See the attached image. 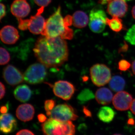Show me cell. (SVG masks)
I'll return each mask as SVG.
<instances>
[{
	"label": "cell",
	"instance_id": "obj_35",
	"mask_svg": "<svg viewBox=\"0 0 135 135\" xmlns=\"http://www.w3.org/2000/svg\"><path fill=\"white\" fill-rule=\"evenodd\" d=\"M38 119L39 121L41 123H44L47 120V118L46 116L42 114L38 115Z\"/></svg>",
	"mask_w": 135,
	"mask_h": 135
},
{
	"label": "cell",
	"instance_id": "obj_25",
	"mask_svg": "<svg viewBox=\"0 0 135 135\" xmlns=\"http://www.w3.org/2000/svg\"><path fill=\"white\" fill-rule=\"evenodd\" d=\"M1 53V65H5L8 64L10 60V56L9 53L4 48L1 47L0 49Z\"/></svg>",
	"mask_w": 135,
	"mask_h": 135
},
{
	"label": "cell",
	"instance_id": "obj_6",
	"mask_svg": "<svg viewBox=\"0 0 135 135\" xmlns=\"http://www.w3.org/2000/svg\"><path fill=\"white\" fill-rule=\"evenodd\" d=\"M46 67L41 63H35L30 65L24 74L25 81L32 84L42 82L47 75Z\"/></svg>",
	"mask_w": 135,
	"mask_h": 135
},
{
	"label": "cell",
	"instance_id": "obj_4",
	"mask_svg": "<svg viewBox=\"0 0 135 135\" xmlns=\"http://www.w3.org/2000/svg\"><path fill=\"white\" fill-rule=\"evenodd\" d=\"M92 83L98 87L106 85L111 79L110 69L103 64H96L92 66L90 70Z\"/></svg>",
	"mask_w": 135,
	"mask_h": 135
},
{
	"label": "cell",
	"instance_id": "obj_34",
	"mask_svg": "<svg viewBox=\"0 0 135 135\" xmlns=\"http://www.w3.org/2000/svg\"><path fill=\"white\" fill-rule=\"evenodd\" d=\"M0 87H1V99H2L5 96L6 89H5V86L2 82L0 83Z\"/></svg>",
	"mask_w": 135,
	"mask_h": 135
},
{
	"label": "cell",
	"instance_id": "obj_33",
	"mask_svg": "<svg viewBox=\"0 0 135 135\" xmlns=\"http://www.w3.org/2000/svg\"><path fill=\"white\" fill-rule=\"evenodd\" d=\"M16 135H35L32 131L28 129H22L17 133Z\"/></svg>",
	"mask_w": 135,
	"mask_h": 135
},
{
	"label": "cell",
	"instance_id": "obj_41",
	"mask_svg": "<svg viewBox=\"0 0 135 135\" xmlns=\"http://www.w3.org/2000/svg\"><path fill=\"white\" fill-rule=\"evenodd\" d=\"M132 69L134 74L135 75V60L133 61L132 65Z\"/></svg>",
	"mask_w": 135,
	"mask_h": 135
},
{
	"label": "cell",
	"instance_id": "obj_5",
	"mask_svg": "<svg viewBox=\"0 0 135 135\" xmlns=\"http://www.w3.org/2000/svg\"><path fill=\"white\" fill-rule=\"evenodd\" d=\"M47 115L50 118L63 122L75 120L78 118L75 110L67 104L58 105Z\"/></svg>",
	"mask_w": 135,
	"mask_h": 135
},
{
	"label": "cell",
	"instance_id": "obj_20",
	"mask_svg": "<svg viewBox=\"0 0 135 135\" xmlns=\"http://www.w3.org/2000/svg\"><path fill=\"white\" fill-rule=\"evenodd\" d=\"M115 113L111 107L104 106L99 109L97 116L100 120L104 123H109L114 118Z\"/></svg>",
	"mask_w": 135,
	"mask_h": 135
},
{
	"label": "cell",
	"instance_id": "obj_14",
	"mask_svg": "<svg viewBox=\"0 0 135 135\" xmlns=\"http://www.w3.org/2000/svg\"><path fill=\"white\" fill-rule=\"evenodd\" d=\"M17 30L14 27L7 25L3 27L0 32V37L3 43L8 45L15 44L19 38Z\"/></svg>",
	"mask_w": 135,
	"mask_h": 135
},
{
	"label": "cell",
	"instance_id": "obj_7",
	"mask_svg": "<svg viewBox=\"0 0 135 135\" xmlns=\"http://www.w3.org/2000/svg\"><path fill=\"white\" fill-rule=\"evenodd\" d=\"M106 14L101 9H93L89 15V25L90 29L95 33H100L103 31L107 25Z\"/></svg>",
	"mask_w": 135,
	"mask_h": 135
},
{
	"label": "cell",
	"instance_id": "obj_3",
	"mask_svg": "<svg viewBox=\"0 0 135 135\" xmlns=\"http://www.w3.org/2000/svg\"><path fill=\"white\" fill-rule=\"evenodd\" d=\"M61 10V7L59 6L56 11L46 20L45 29L42 35L47 38H55L60 36L64 33L65 26Z\"/></svg>",
	"mask_w": 135,
	"mask_h": 135
},
{
	"label": "cell",
	"instance_id": "obj_22",
	"mask_svg": "<svg viewBox=\"0 0 135 135\" xmlns=\"http://www.w3.org/2000/svg\"><path fill=\"white\" fill-rule=\"evenodd\" d=\"M106 24L114 32H120L124 29L122 20L118 17H113L112 19H109L107 18Z\"/></svg>",
	"mask_w": 135,
	"mask_h": 135
},
{
	"label": "cell",
	"instance_id": "obj_27",
	"mask_svg": "<svg viewBox=\"0 0 135 135\" xmlns=\"http://www.w3.org/2000/svg\"><path fill=\"white\" fill-rule=\"evenodd\" d=\"M18 21V27L20 30L26 31L29 29V19H23L22 18H17Z\"/></svg>",
	"mask_w": 135,
	"mask_h": 135
},
{
	"label": "cell",
	"instance_id": "obj_29",
	"mask_svg": "<svg viewBox=\"0 0 135 135\" xmlns=\"http://www.w3.org/2000/svg\"><path fill=\"white\" fill-rule=\"evenodd\" d=\"M130 63L126 60L122 59L118 63V69L121 71H126L131 67Z\"/></svg>",
	"mask_w": 135,
	"mask_h": 135
},
{
	"label": "cell",
	"instance_id": "obj_10",
	"mask_svg": "<svg viewBox=\"0 0 135 135\" xmlns=\"http://www.w3.org/2000/svg\"><path fill=\"white\" fill-rule=\"evenodd\" d=\"M44 7H41L34 16H32L29 20V30L32 33L38 35L42 33L46 26V21L41 14L44 10Z\"/></svg>",
	"mask_w": 135,
	"mask_h": 135
},
{
	"label": "cell",
	"instance_id": "obj_1",
	"mask_svg": "<svg viewBox=\"0 0 135 135\" xmlns=\"http://www.w3.org/2000/svg\"><path fill=\"white\" fill-rule=\"evenodd\" d=\"M39 62L46 67H57L68 59L67 42L60 36L55 38L41 36L35 43L33 49Z\"/></svg>",
	"mask_w": 135,
	"mask_h": 135
},
{
	"label": "cell",
	"instance_id": "obj_23",
	"mask_svg": "<svg viewBox=\"0 0 135 135\" xmlns=\"http://www.w3.org/2000/svg\"><path fill=\"white\" fill-rule=\"evenodd\" d=\"M95 97V95L92 91L86 89L81 92L78 96V99L81 102H85L93 99Z\"/></svg>",
	"mask_w": 135,
	"mask_h": 135
},
{
	"label": "cell",
	"instance_id": "obj_42",
	"mask_svg": "<svg viewBox=\"0 0 135 135\" xmlns=\"http://www.w3.org/2000/svg\"><path fill=\"white\" fill-rule=\"evenodd\" d=\"M132 14L133 17L135 20V6L133 7L132 10Z\"/></svg>",
	"mask_w": 135,
	"mask_h": 135
},
{
	"label": "cell",
	"instance_id": "obj_37",
	"mask_svg": "<svg viewBox=\"0 0 135 135\" xmlns=\"http://www.w3.org/2000/svg\"><path fill=\"white\" fill-rule=\"evenodd\" d=\"M83 112L87 116H89V117L91 116V112L85 107H84V108H83Z\"/></svg>",
	"mask_w": 135,
	"mask_h": 135
},
{
	"label": "cell",
	"instance_id": "obj_44",
	"mask_svg": "<svg viewBox=\"0 0 135 135\" xmlns=\"http://www.w3.org/2000/svg\"><path fill=\"white\" fill-rule=\"evenodd\" d=\"M125 1H132V0H125Z\"/></svg>",
	"mask_w": 135,
	"mask_h": 135
},
{
	"label": "cell",
	"instance_id": "obj_15",
	"mask_svg": "<svg viewBox=\"0 0 135 135\" xmlns=\"http://www.w3.org/2000/svg\"><path fill=\"white\" fill-rule=\"evenodd\" d=\"M0 129L2 133L9 134L16 129L17 122L14 116L10 114H2L0 118Z\"/></svg>",
	"mask_w": 135,
	"mask_h": 135
},
{
	"label": "cell",
	"instance_id": "obj_2",
	"mask_svg": "<svg viewBox=\"0 0 135 135\" xmlns=\"http://www.w3.org/2000/svg\"><path fill=\"white\" fill-rule=\"evenodd\" d=\"M41 126L45 135H75V126L71 121L63 122L50 118Z\"/></svg>",
	"mask_w": 135,
	"mask_h": 135
},
{
	"label": "cell",
	"instance_id": "obj_43",
	"mask_svg": "<svg viewBox=\"0 0 135 135\" xmlns=\"http://www.w3.org/2000/svg\"><path fill=\"white\" fill-rule=\"evenodd\" d=\"M113 135H122L120 134H114Z\"/></svg>",
	"mask_w": 135,
	"mask_h": 135
},
{
	"label": "cell",
	"instance_id": "obj_11",
	"mask_svg": "<svg viewBox=\"0 0 135 135\" xmlns=\"http://www.w3.org/2000/svg\"><path fill=\"white\" fill-rule=\"evenodd\" d=\"M133 101L132 95L128 92L121 91L116 93L113 99V104L115 109L119 111H126L130 109Z\"/></svg>",
	"mask_w": 135,
	"mask_h": 135
},
{
	"label": "cell",
	"instance_id": "obj_19",
	"mask_svg": "<svg viewBox=\"0 0 135 135\" xmlns=\"http://www.w3.org/2000/svg\"><path fill=\"white\" fill-rule=\"evenodd\" d=\"M73 21L74 26L77 28H83L87 26L89 23V19L85 12L78 11L73 15Z\"/></svg>",
	"mask_w": 135,
	"mask_h": 135
},
{
	"label": "cell",
	"instance_id": "obj_18",
	"mask_svg": "<svg viewBox=\"0 0 135 135\" xmlns=\"http://www.w3.org/2000/svg\"><path fill=\"white\" fill-rule=\"evenodd\" d=\"M32 94L31 90L28 86L25 84L18 86L14 91V96L16 99L23 103L29 101Z\"/></svg>",
	"mask_w": 135,
	"mask_h": 135
},
{
	"label": "cell",
	"instance_id": "obj_13",
	"mask_svg": "<svg viewBox=\"0 0 135 135\" xmlns=\"http://www.w3.org/2000/svg\"><path fill=\"white\" fill-rule=\"evenodd\" d=\"M31 7L26 0H15L11 6V12L17 18H23L31 12Z\"/></svg>",
	"mask_w": 135,
	"mask_h": 135
},
{
	"label": "cell",
	"instance_id": "obj_8",
	"mask_svg": "<svg viewBox=\"0 0 135 135\" xmlns=\"http://www.w3.org/2000/svg\"><path fill=\"white\" fill-rule=\"evenodd\" d=\"M53 92L56 96L63 100H70L75 90V87L66 81L59 80L55 83L53 87Z\"/></svg>",
	"mask_w": 135,
	"mask_h": 135
},
{
	"label": "cell",
	"instance_id": "obj_24",
	"mask_svg": "<svg viewBox=\"0 0 135 135\" xmlns=\"http://www.w3.org/2000/svg\"><path fill=\"white\" fill-rule=\"evenodd\" d=\"M125 40L131 44L135 46V25L128 30L124 36Z\"/></svg>",
	"mask_w": 135,
	"mask_h": 135
},
{
	"label": "cell",
	"instance_id": "obj_38",
	"mask_svg": "<svg viewBox=\"0 0 135 135\" xmlns=\"http://www.w3.org/2000/svg\"><path fill=\"white\" fill-rule=\"evenodd\" d=\"M1 111L2 114L6 113L8 111V108L6 106H3L1 108Z\"/></svg>",
	"mask_w": 135,
	"mask_h": 135
},
{
	"label": "cell",
	"instance_id": "obj_9",
	"mask_svg": "<svg viewBox=\"0 0 135 135\" xmlns=\"http://www.w3.org/2000/svg\"><path fill=\"white\" fill-rule=\"evenodd\" d=\"M3 77L9 85L15 86L23 81L24 75L19 70L12 65H8L3 69Z\"/></svg>",
	"mask_w": 135,
	"mask_h": 135
},
{
	"label": "cell",
	"instance_id": "obj_16",
	"mask_svg": "<svg viewBox=\"0 0 135 135\" xmlns=\"http://www.w3.org/2000/svg\"><path fill=\"white\" fill-rule=\"evenodd\" d=\"M35 114V109L31 104L20 105L17 108L16 115L20 120L27 122L32 120Z\"/></svg>",
	"mask_w": 135,
	"mask_h": 135
},
{
	"label": "cell",
	"instance_id": "obj_17",
	"mask_svg": "<svg viewBox=\"0 0 135 135\" xmlns=\"http://www.w3.org/2000/svg\"><path fill=\"white\" fill-rule=\"evenodd\" d=\"M95 97L98 103L105 105L110 103L112 101L113 96L112 92L109 89L101 88L97 90Z\"/></svg>",
	"mask_w": 135,
	"mask_h": 135
},
{
	"label": "cell",
	"instance_id": "obj_26",
	"mask_svg": "<svg viewBox=\"0 0 135 135\" xmlns=\"http://www.w3.org/2000/svg\"><path fill=\"white\" fill-rule=\"evenodd\" d=\"M60 36L64 40H72L74 36L73 31L69 27L65 26V30Z\"/></svg>",
	"mask_w": 135,
	"mask_h": 135
},
{
	"label": "cell",
	"instance_id": "obj_31",
	"mask_svg": "<svg viewBox=\"0 0 135 135\" xmlns=\"http://www.w3.org/2000/svg\"><path fill=\"white\" fill-rule=\"evenodd\" d=\"M64 23L65 26H70L72 25L73 17L70 15H68L64 18Z\"/></svg>",
	"mask_w": 135,
	"mask_h": 135
},
{
	"label": "cell",
	"instance_id": "obj_12",
	"mask_svg": "<svg viewBox=\"0 0 135 135\" xmlns=\"http://www.w3.org/2000/svg\"><path fill=\"white\" fill-rule=\"evenodd\" d=\"M128 10V5L125 0H112L108 3L107 12L113 17H123Z\"/></svg>",
	"mask_w": 135,
	"mask_h": 135
},
{
	"label": "cell",
	"instance_id": "obj_36",
	"mask_svg": "<svg viewBox=\"0 0 135 135\" xmlns=\"http://www.w3.org/2000/svg\"><path fill=\"white\" fill-rule=\"evenodd\" d=\"M130 109L132 112L135 114V99L133 100L132 103L131 105Z\"/></svg>",
	"mask_w": 135,
	"mask_h": 135
},
{
	"label": "cell",
	"instance_id": "obj_32",
	"mask_svg": "<svg viewBox=\"0 0 135 135\" xmlns=\"http://www.w3.org/2000/svg\"><path fill=\"white\" fill-rule=\"evenodd\" d=\"M6 14V7L4 4L1 3V21L5 16Z\"/></svg>",
	"mask_w": 135,
	"mask_h": 135
},
{
	"label": "cell",
	"instance_id": "obj_30",
	"mask_svg": "<svg viewBox=\"0 0 135 135\" xmlns=\"http://www.w3.org/2000/svg\"><path fill=\"white\" fill-rule=\"evenodd\" d=\"M52 0H34L36 5L41 7H47L51 2Z\"/></svg>",
	"mask_w": 135,
	"mask_h": 135
},
{
	"label": "cell",
	"instance_id": "obj_40",
	"mask_svg": "<svg viewBox=\"0 0 135 135\" xmlns=\"http://www.w3.org/2000/svg\"><path fill=\"white\" fill-rule=\"evenodd\" d=\"M97 1L100 4L104 5V4L108 3L110 1H112V0H97Z\"/></svg>",
	"mask_w": 135,
	"mask_h": 135
},
{
	"label": "cell",
	"instance_id": "obj_28",
	"mask_svg": "<svg viewBox=\"0 0 135 135\" xmlns=\"http://www.w3.org/2000/svg\"><path fill=\"white\" fill-rule=\"evenodd\" d=\"M55 101L53 99L47 100L45 101L44 103V108L47 112V115L51 111L54 109V107H55Z\"/></svg>",
	"mask_w": 135,
	"mask_h": 135
},
{
	"label": "cell",
	"instance_id": "obj_21",
	"mask_svg": "<svg viewBox=\"0 0 135 135\" xmlns=\"http://www.w3.org/2000/svg\"><path fill=\"white\" fill-rule=\"evenodd\" d=\"M125 79L119 75H115L111 78L109 85L112 90L115 92L122 91L126 86Z\"/></svg>",
	"mask_w": 135,
	"mask_h": 135
},
{
	"label": "cell",
	"instance_id": "obj_39",
	"mask_svg": "<svg viewBox=\"0 0 135 135\" xmlns=\"http://www.w3.org/2000/svg\"><path fill=\"white\" fill-rule=\"evenodd\" d=\"M128 48V47L127 45L126 44H125V45H124V46H123L120 49L119 51L120 52H124V51H126L127 50Z\"/></svg>",
	"mask_w": 135,
	"mask_h": 135
}]
</instances>
